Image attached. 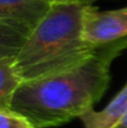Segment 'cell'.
Segmentation results:
<instances>
[{"label": "cell", "mask_w": 127, "mask_h": 128, "mask_svg": "<svg viewBox=\"0 0 127 128\" xmlns=\"http://www.w3.org/2000/svg\"><path fill=\"white\" fill-rule=\"evenodd\" d=\"M125 48L127 39L107 44L72 70L23 82L9 108L29 118L36 128L59 127L80 118L106 92L111 64Z\"/></svg>", "instance_id": "cell-1"}, {"label": "cell", "mask_w": 127, "mask_h": 128, "mask_svg": "<svg viewBox=\"0 0 127 128\" xmlns=\"http://www.w3.org/2000/svg\"><path fill=\"white\" fill-rule=\"evenodd\" d=\"M84 5L56 4L33 31L15 57L23 82L72 70L103 46L87 42L82 34Z\"/></svg>", "instance_id": "cell-2"}, {"label": "cell", "mask_w": 127, "mask_h": 128, "mask_svg": "<svg viewBox=\"0 0 127 128\" xmlns=\"http://www.w3.org/2000/svg\"><path fill=\"white\" fill-rule=\"evenodd\" d=\"M51 8V0H0V57H16Z\"/></svg>", "instance_id": "cell-3"}, {"label": "cell", "mask_w": 127, "mask_h": 128, "mask_svg": "<svg viewBox=\"0 0 127 128\" xmlns=\"http://www.w3.org/2000/svg\"><path fill=\"white\" fill-rule=\"evenodd\" d=\"M82 34L87 42L101 46L127 39V6L117 10L100 11L85 5Z\"/></svg>", "instance_id": "cell-4"}, {"label": "cell", "mask_w": 127, "mask_h": 128, "mask_svg": "<svg viewBox=\"0 0 127 128\" xmlns=\"http://www.w3.org/2000/svg\"><path fill=\"white\" fill-rule=\"evenodd\" d=\"M127 112V82L101 111L88 110L80 117L84 128H115Z\"/></svg>", "instance_id": "cell-5"}, {"label": "cell", "mask_w": 127, "mask_h": 128, "mask_svg": "<svg viewBox=\"0 0 127 128\" xmlns=\"http://www.w3.org/2000/svg\"><path fill=\"white\" fill-rule=\"evenodd\" d=\"M21 84L23 80L15 68V57H0V108H9L13 96Z\"/></svg>", "instance_id": "cell-6"}, {"label": "cell", "mask_w": 127, "mask_h": 128, "mask_svg": "<svg viewBox=\"0 0 127 128\" xmlns=\"http://www.w3.org/2000/svg\"><path fill=\"white\" fill-rule=\"evenodd\" d=\"M0 128H36L35 124L11 108H0Z\"/></svg>", "instance_id": "cell-7"}, {"label": "cell", "mask_w": 127, "mask_h": 128, "mask_svg": "<svg viewBox=\"0 0 127 128\" xmlns=\"http://www.w3.org/2000/svg\"><path fill=\"white\" fill-rule=\"evenodd\" d=\"M93 1L97 0H51L52 5L56 4H76V5H91Z\"/></svg>", "instance_id": "cell-8"}]
</instances>
